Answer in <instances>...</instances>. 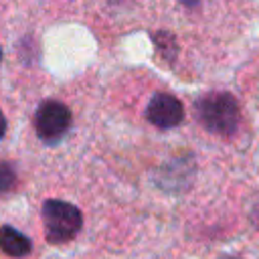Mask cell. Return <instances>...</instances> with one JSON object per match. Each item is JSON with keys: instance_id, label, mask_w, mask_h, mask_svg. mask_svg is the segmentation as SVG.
<instances>
[{"instance_id": "obj_1", "label": "cell", "mask_w": 259, "mask_h": 259, "mask_svg": "<svg viewBox=\"0 0 259 259\" xmlns=\"http://www.w3.org/2000/svg\"><path fill=\"white\" fill-rule=\"evenodd\" d=\"M196 117L204 130L210 134L229 138L239 127V103L231 93L212 91L198 99L196 103Z\"/></svg>"}, {"instance_id": "obj_2", "label": "cell", "mask_w": 259, "mask_h": 259, "mask_svg": "<svg viewBox=\"0 0 259 259\" xmlns=\"http://www.w3.org/2000/svg\"><path fill=\"white\" fill-rule=\"evenodd\" d=\"M40 219L45 227V239L51 245H63L77 237V233L83 227V214L81 210L67 200L49 198L42 202Z\"/></svg>"}, {"instance_id": "obj_3", "label": "cell", "mask_w": 259, "mask_h": 259, "mask_svg": "<svg viewBox=\"0 0 259 259\" xmlns=\"http://www.w3.org/2000/svg\"><path fill=\"white\" fill-rule=\"evenodd\" d=\"M71 119H73L71 109L65 103L57 99H47L36 107V113H34L36 136L45 144H57L69 132Z\"/></svg>"}, {"instance_id": "obj_4", "label": "cell", "mask_w": 259, "mask_h": 259, "mask_svg": "<svg viewBox=\"0 0 259 259\" xmlns=\"http://www.w3.org/2000/svg\"><path fill=\"white\" fill-rule=\"evenodd\" d=\"M146 117L152 125L160 130H170L182 123L184 119V105L178 97L170 93H156L152 95L150 103L146 105Z\"/></svg>"}, {"instance_id": "obj_5", "label": "cell", "mask_w": 259, "mask_h": 259, "mask_svg": "<svg viewBox=\"0 0 259 259\" xmlns=\"http://www.w3.org/2000/svg\"><path fill=\"white\" fill-rule=\"evenodd\" d=\"M0 249L8 257H26L32 251V243L26 235L16 231L10 225L0 227Z\"/></svg>"}, {"instance_id": "obj_6", "label": "cell", "mask_w": 259, "mask_h": 259, "mask_svg": "<svg viewBox=\"0 0 259 259\" xmlns=\"http://www.w3.org/2000/svg\"><path fill=\"white\" fill-rule=\"evenodd\" d=\"M154 45H156L158 53H160L164 59H174V55L178 53L176 38H174L170 32H166V30L156 32V34H154Z\"/></svg>"}, {"instance_id": "obj_7", "label": "cell", "mask_w": 259, "mask_h": 259, "mask_svg": "<svg viewBox=\"0 0 259 259\" xmlns=\"http://www.w3.org/2000/svg\"><path fill=\"white\" fill-rule=\"evenodd\" d=\"M16 184V170L12 168V164L0 160V194L12 190Z\"/></svg>"}, {"instance_id": "obj_8", "label": "cell", "mask_w": 259, "mask_h": 259, "mask_svg": "<svg viewBox=\"0 0 259 259\" xmlns=\"http://www.w3.org/2000/svg\"><path fill=\"white\" fill-rule=\"evenodd\" d=\"M4 134H6V117H4V113L0 111V140L4 138Z\"/></svg>"}, {"instance_id": "obj_9", "label": "cell", "mask_w": 259, "mask_h": 259, "mask_svg": "<svg viewBox=\"0 0 259 259\" xmlns=\"http://www.w3.org/2000/svg\"><path fill=\"white\" fill-rule=\"evenodd\" d=\"M184 6H188V8H192V6H196L198 4V0H180Z\"/></svg>"}, {"instance_id": "obj_10", "label": "cell", "mask_w": 259, "mask_h": 259, "mask_svg": "<svg viewBox=\"0 0 259 259\" xmlns=\"http://www.w3.org/2000/svg\"><path fill=\"white\" fill-rule=\"evenodd\" d=\"M0 61H2V49H0Z\"/></svg>"}, {"instance_id": "obj_11", "label": "cell", "mask_w": 259, "mask_h": 259, "mask_svg": "<svg viewBox=\"0 0 259 259\" xmlns=\"http://www.w3.org/2000/svg\"><path fill=\"white\" fill-rule=\"evenodd\" d=\"M257 219H259V208H257Z\"/></svg>"}]
</instances>
